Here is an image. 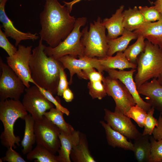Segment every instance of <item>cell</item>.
Here are the masks:
<instances>
[{"mask_svg": "<svg viewBox=\"0 0 162 162\" xmlns=\"http://www.w3.org/2000/svg\"><path fill=\"white\" fill-rule=\"evenodd\" d=\"M70 13L65 4L61 5L58 0H46L40 14V38L53 48L64 40L72 31L76 20Z\"/></svg>", "mask_w": 162, "mask_h": 162, "instance_id": "obj_1", "label": "cell"}, {"mask_svg": "<svg viewBox=\"0 0 162 162\" xmlns=\"http://www.w3.org/2000/svg\"><path fill=\"white\" fill-rule=\"evenodd\" d=\"M43 41L40 38L38 45L32 50L29 64L31 77L34 85L54 95L57 94L61 63L45 53Z\"/></svg>", "mask_w": 162, "mask_h": 162, "instance_id": "obj_2", "label": "cell"}, {"mask_svg": "<svg viewBox=\"0 0 162 162\" xmlns=\"http://www.w3.org/2000/svg\"><path fill=\"white\" fill-rule=\"evenodd\" d=\"M27 111L19 100L7 99L0 101V120L4 126V130L0 136V142L7 148L11 147L15 149L16 144L20 146V138L14 133V126L19 118L24 120Z\"/></svg>", "mask_w": 162, "mask_h": 162, "instance_id": "obj_3", "label": "cell"}, {"mask_svg": "<svg viewBox=\"0 0 162 162\" xmlns=\"http://www.w3.org/2000/svg\"><path fill=\"white\" fill-rule=\"evenodd\" d=\"M137 72L134 81L137 88L162 73V49L147 40L144 50L137 60Z\"/></svg>", "mask_w": 162, "mask_h": 162, "instance_id": "obj_4", "label": "cell"}, {"mask_svg": "<svg viewBox=\"0 0 162 162\" xmlns=\"http://www.w3.org/2000/svg\"><path fill=\"white\" fill-rule=\"evenodd\" d=\"M106 29L99 16L90 23L88 30L87 26L83 28L81 40L85 48L84 56L92 58L107 56L109 46Z\"/></svg>", "mask_w": 162, "mask_h": 162, "instance_id": "obj_5", "label": "cell"}, {"mask_svg": "<svg viewBox=\"0 0 162 162\" xmlns=\"http://www.w3.org/2000/svg\"><path fill=\"white\" fill-rule=\"evenodd\" d=\"M87 21L86 17L76 19L73 29L67 38L55 47L45 46V53L56 60L66 55L75 57L84 56L85 48L81 40L82 32L80 28L86 25Z\"/></svg>", "mask_w": 162, "mask_h": 162, "instance_id": "obj_6", "label": "cell"}, {"mask_svg": "<svg viewBox=\"0 0 162 162\" xmlns=\"http://www.w3.org/2000/svg\"><path fill=\"white\" fill-rule=\"evenodd\" d=\"M102 82L107 95L111 96L116 104L114 112L125 115L136 104L124 84L118 79L108 76L104 77Z\"/></svg>", "mask_w": 162, "mask_h": 162, "instance_id": "obj_7", "label": "cell"}, {"mask_svg": "<svg viewBox=\"0 0 162 162\" xmlns=\"http://www.w3.org/2000/svg\"><path fill=\"white\" fill-rule=\"evenodd\" d=\"M0 67L2 74L0 77V101L10 98L19 100L26 86L22 81L0 58Z\"/></svg>", "mask_w": 162, "mask_h": 162, "instance_id": "obj_8", "label": "cell"}, {"mask_svg": "<svg viewBox=\"0 0 162 162\" xmlns=\"http://www.w3.org/2000/svg\"><path fill=\"white\" fill-rule=\"evenodd\" d=\"M34 133L37 144L46 148L55 154L61 146L59 135L61 130L44 116L40 120L35 121Z\"/></svg>", "mask_w": 162, "mask_h": 162, "instance_id": "obj_9", "label": "cell"}, {"mask_svg": "<svg viewBox=\"0 0 162 162\" xmlns=\"http://www.w3.org/2000/svg\"><path fill=\"white\" fill-rule=\"evenodd\" d=\"M25 92L22 103L35 121L42 119L45 112L53 107V104L46 98L37 86L26 87Z\"/></svg>", "mask_w": 162, "mask_h": 162, "instance_id": "obj_10", "label": "cell"}, {"mask_svg": "<svg viewBox=\"0 0 162 162\" xmlns=\"http://www.w3.org/2000/svg\"><path fill=\"white\" fill-rule=\"evenodd\" d=\"M16 52L6 57L8 65L22 81L26 88L30 86L29 82L34 83L31 77L29 64L32 56V46L19 44Z\"/></svg>", "mask_w": 162, "mask_h": 162, "instance_id": "obj_11", "label": "cell"}, {"mask_svg": "<svg viewBox=\"0 0 162 162\" xmlns=\"http://www.w3.org/2000/svg\"><path fill=\"white\" fill-rule=\"evenodd\" d=\"M78 57L88 62L92 67L102 73L109 69L123 70L126 68L136 69L137 67V64L131 63L127 60L122 52H117L114 56H107L98 59L85 56Z\"/></svg>", "mask_w": 162, "mask_h": 162, "instance_id": "obj_12", "label": "cell"}, {"mask_svg": "<svg viewBox=\"0 0 162 162\" xmlns=\"http://www.w3.org/2000/svg\"><path fill=\"white\" fill-rule=\"evenodd\" d=\"M104 119L113 129L127 138L134 140L142 134L132 122L130 118L124 114L104 109Z\"/></svg>", "mask_w": 162, "mask_h": 162, "instance_id": "obj_13", "label": "cell"}, {"mask_svg": "<svg viewBox=\"0 0 162 162\" xmlns=\"http://www.w3.org/2000/svg\"><path fill=\"white\" fill-rule=\"evenodd\" d=\"M136 69H131L129 71L116 69H109L106 71L109 76L113 78L121 81L125 86L132 96L136 104L143 109L146 112L151 108V105L144 101L140 97L133 79V75Z\"/></svg>", "mask_w": 162, "mask_h": 162, "instance_id": "obj_14", "label": "cell"}, {"mask_svg": "<svg viewBox=\"0 0 162 162\" xmlns=\"http://www.w3.org/2000/svg\"><path fill=\"white\" fill-rule=\"evenodd\" d=\"M8 0H3L0 4V21L4 28V33L7 37H10L15 40V46H18L21 41L27 40H34L39 37L37 33L23 32L17 29L13 22L7 15L5 6Z\"/></svg>", "mask_w": 162, "mask_h": 162, "instance_id": "obj_15", "label": "cell"}, {"mask_svg": "<svg viewBox=\"0 0 162 162\" xmlns=\"http://www.w3.org/2000/svg\"><path fill=\"white\" fill-rule=\"evenodd\" d=\"M137 90L140 94L146 96V102L152 107L162 112V85L157 78L144 83Z\"/></svg>", "mask_w": 162, "mask_h": 162, "instance_id": "obj_16", "label": "cell"}, {"mask_svg": "<svg viewBox=\"0 0 162 162\" xmlns=\"http://www.w3.org/2000/svg\"><path fill=\"white\" fill-rule=\"evenodd\" d=\"M59 137L61 146L58 152V155L57 156L58 162H70L71 151L81 139L80 133L75 130L70 133L61 130Z\"/></svg>", "mask_w": 162, "mask_h": 162, "instance_id": "obj_17", "label": "cell"}, {"mask_svg": "<svg viewBox=\"0 0 162 162\" xmlns=\"http://www.w3.org/2000/svg\"><path fill=\"white\" fill-rule=\"evenodd\" d=\"M134 32L162 49V18L155 22H148Z\"/></svg>", "mask_w": 162, "mask_h": 162, "instance_id": "obj_18", "label": "cell"}, {"mask_svg": "<svg viewBox=\"0 0 162 162\" xmlns=\"http://www.w3.org/2000/svg\"><path fill=\"white\" fill-rule=\"evenodd\" d=\"M79 59L69 55L64 56L57 59L62 64L64 69H67L69 71L70 79L69 82L70 85L72 82L73 76L76 74L79 77L86 80L82 70L90 67H92L88 62L79 57Z\"/></svg>", "mask_w": 162, "mask_h": 162, "instance_id": "obj_19", "label": "cell"}, {"mask_svg": "<svg viewBox=\"0 0 162 162\" xmlns=\"http://www.w3.org/2000/svg\"><path fill=\"white\" fill-rule=\"evenodd\" d=\"M124 6H121L110 18H105L102 23L107 30L108 40L115 39L122 35L125 31L123 25V12Z\"/></svg>", "mask_w": 162, "mask_h": 162, "instance_id": "obj_20", "label": "cell"}, {"mask_svg": "<svg viewBox=\"0 0 162 162\" xmlns=\"http://www.w3.org/2000/svg\"><path fill=\"white\" fill-rule=\"evenodd\" d=\"M100 123L105 131L107 141L109 145L113 148H120L132 151L133 143L129 141L127 137L113 129L104 121H100Z\"/></svg>", "mask_w": 162, "mask_h": 162, "instance_id": "obj_21", "label": "cell"}, {"mask_svg": "<svg viewBox=\"0 0 162 162\" xmlns=\"http://www.w3.org/2000/svg\"><path fill=\"white\" fill-rule=\"evenodd\" d=\"M150 135H143L134 140L133 143L134 157L138 162H149L151 143Z\"/></svg>", "mask_w": 162, "mask_h": 162, "instance_id": "obj_22", "label": "cell"}, {"mask_svg": "<svg viewBox=\"0 0 162 162\" xmlns=\"http://www.w3.org/2000/svg\"><path fill=\"white\" fill-rule=\"evenodd\" d=\"M123 25L125 29L135 30L147 23L136 6L123 11Z\"/></svg>", "mask_w": 162, "mask_h": 162, "instance_id": "obj_23", "label": "cell"}, {"mask_svg": "<svg viewBox=\"0 0 162 162\" xmlns=\"http://www.w3.org/2000/svg\"><path fill=\"white\" fill-rule=\"evenodd\" d=\"M138 35L134 32L126 30L122 36L115 39L108 40V50L107 56H111L118 52L124 51L130 41L137 38Z\"/></svg>", "mask_w": 162, "mask_h": 162, "instance_id": "obj_24", "label": "cell"}, {"mask_svg": "<svg viewBox=\"0 0 162 162\" xmlns=\"http://www.w3.org/2000/svg\"><path fill=\"white\" fill-rule=\"evenodd\" d=\"M24 120V135L21 141V145L22 147V152L24 154H27L32 150V146L36 142L34 119L29 114L26 116Z\"/></svg>", "mask_w": 162, "mask_h": 162, "instance_id": "obj_25", "label": "cell"}, {"mask_svg": "<svg viewBox=\"0 0 162 162\" xmlns=\"http://www.w3.org/2000/svg\"><path fill=\"white\" fill-rule=\"evenodd\" d=\"M26 158L30 161L35 159V162H58L57 156L38 144L27 154Z\"/></svg>", "mask_w": 162, "mask_h": 162, "instance_id": "obj_26", "label": "cell"}, {"mask_svg": "<svg viewBox=\"0 0 162 162\" xmlns=\"http://www.w3.org/2000/svg\"><path fill=\"white\" fill-rule=\"evenodd\" d=\"M70 158L74 162H96L91 154L86 142L81 138L79 143L72 148Z\"/></svg>", "mask_w": 162, "mask_h": 162, "instance_id": "obj_27", "label": "cell"}, {"mask_svg": "<svg viewBox=\"0 0 162 162\" xmlns=\"http://www.w3.org/2000/svg\"><path fill=\"white\" fill-rule=\"evenodd\" d=\"M49 110L48 112H45L44 116L56 125L61 130L68 133L74 131L73 127L65 121L63 117L64 113L62 112L53 107Z\"/></svg>", "mask_w": 162, "mask_h": 162, "instance_id": "obj_28", "label": "cell"}, {"mask_svg": "<svg viewBox=\"0 0 162 162\" xmlns=\"http://www.w3.org/2000/svg\"><path fill=\"white\" fill-rule=\"evenodd\" d=\"M145 39L142 36L138 35L135 42L129 46L124 51L125 57L130 62L137 64L138 57L145 49Z\"/></svg>", "mask_w": 162, "mask_h": 162, "instance_id": "obj_29", "label": "cell"}, {"mask_svg": "<svg viewBox=\"0 0 162 162\" xmlns=\"http://www.w3.org/2000/svg\"><path fill=\"white\" fill-rule=\"evenodd\" d=\"M147 112L136 104L132 106L125 114L134 120L140 127H144Z\"/></svg>", "mask_w": 162, "mask_h": 162, "instance_id": "obj_30", "label": "cell"}, {"mask_svg": "<svg viewBox=\"0 0 162 162\" xmlns=\"http://www.w3.org/2000/svg\"><path fill=\"white\" fill-rule=\"evenodd\" d=\"M101 81H90L88 83L89 93L92 99L101 100L107 95L104 84Z\"/></svg>", "mask_w": 162, "mask_h": 162, "instance_id": "obj_31", "label": "cell"}, {"mask_svg": "<svg viewBox=\"0 0 162 162\" xmlns=\"http://www.w3.org/2000/svg\"><path fill=\"white\" fill-rule=\"evenodd\" d=\"M151 151L149 162H162V139L155 140L153 136L150 137Z\"/></svg>", "mask_w": 162, "mask_h": 162, "instance_id": "obj_32", "label": "cell"}, {"mask_svg": "<svg viewBox=\"0 0 162 162\" xmlns=\"http://www.w3.org/2000/svg\"><path fill=\"white\" fill-rule=\"evenodd\" d=\"M138 9L147 22L158 21L162 18V14L154 6H139Z\"/></svg>", "mask_w": 162, "mask_h": 162, "instance_id": "obj_33", "label": "cell"}, {"mask_svg": "<svg viewBox=\"0 0 162 162\" xmlns=\"http://www.w3.org/2000/svg\"><path fill=\"white\" fill-rule=\"evenodd\" d=\"M155 109L152 107L151 109L147 112L145 119L144 129L142 133L143 135H151L154 128L158 124V120L153 116Z\"/></svg>", "mask_w": 162, "mask_h": 162, "instance_id": "obj_34", "label": "cell"}, {"mask_svg": "<svg viewBox=\"0 0 162 162\" xmlns=\"http://www.w3.org/2000/svg\"><path fill=\"white\" fill-rule=\"evenodd\" d=\"M4 32L0 28V47L7 52L9 56H11L16 52L17 49L8 40Z\"/></svg>", "mask_w": 162, "mask_h": 162, "instance_id": "obj_35", "label": "cell"}, {"mask_svg": "<svg viewBox=\"0 0 162 162\" xmlns=\"http://www.w3.org/2000/svg\"><path fill=\"white\" fill-rule=\"evenodd\" d=\"M64 68L61 63L59 66V80L57 88V94L58 96H62L65 90L69 88L66 74L64 71Z\"/></svg>", "mask_w": 162, "mask_h": 162, "instance_id": "obj_36", "label": "cell"}, {"mask_svg": "<svg viewBox=\"0 0 162 162\" xmlns=\"http://www.w3.org/2000/svg\"><path fill=\"white\" fill-rule=\"evenodd\" d=\"M37 86L46 98L55 106L56 108L60 110L67 116L69 115L70 112L68 110L62 106L56 98L53 96L52 93L45 89L38 86Z\"/></svg>", "mask_w": 162, "mask_h": 162, "instance_id": "obj_37", "label": "cell"}, {"mask_svg": "<svg viewBox=\"0 0 162 162\" xmlns=\"http://www.w3.org/2000/svg\"><path fill=\"white\" fill-rule=\"evenodd\" d=\"M10 147L8 148L4 157L1 158L3 161L8 162H26L20 154Z\"/></svg>", "mask_w": 162, "mask_h": 162, "instance_id": "obj_38", "label": "cell"}, {"mask_svg": "<svg viewBox=\"0 0 162 162\" xmlns=\"http://www.w3.org/2000/svg\"><path fill=\"white\" fill-rule=\"evenodd\" d=\"M82 72L86 77V80H89L90 81H95L103 80L104 77L102 73L96 71L95 68L90 67L84 69Z\"/></svg>", "mask_w": 162, "mask_h": 162, "instance_id": "obj_39", "label": "cell"}, {"mask_svg": "<svg viewBox=\"0 0 162 162\" xmlns=\"http://www.w3.org/2000/svg\"><path fill=\"white\" fill-rule=\"evenodd\" d=\"M158 124L154 128L152 134L154 138L157 140L162 139V112H161L158 119Z\"/></svg>", "mask_w": 162, "mask_h": 162, "instance_id": "obj_40", "label": "cell"}, {"mask_svg": "<svg viewBox=\"0 0 162 162\" xmlns=\"http://www.w3.org/2000/svg\"><path fill=\"white\" fill-rule=\"evenodd\" d=\"M62 96L65 101L67 102L71 101L74 98V94L69 88L64 91Z\"/></svg>", "mask_w": 162, "mask_h": 162, "instance_id": "obj_41", "label": "cell"}, {"mask_svg": "<svg viewBox=\"0 0 162 162\" xmlns=\"http://www.w3.org/2000/svg\"><path fill=\"white\" fill-rule=\"evenodd\" d=\"M82 0H73V1L69 2H67L65 1H63V2L64 3V4L66 5L67 7L69 9L70 12H71L72 10V8L73 6L75 4L79 2L80 1ZM88 0L91 1L92 0Z\"/></svg>", "mask_w": 162, "mask_h": 162, "instance_id": "obj_42", "label": "cell"}, {"mask_svg": "<svg viewBox=\"0 0 162 162\" xmlns=\"http://www.w3.org/2000/svg\"><path fill=\"white\" fill-rule=\"evenodd\" d=\"M154 4L156 8L162 14V0H156Z\"/></svg>", "mask_w": 162, "mask_h": 162, "instance_id": "obj_43", "label": "cell"}, {"mask_svg": "<svg viewBox=\"0 0 162 162\" xmlns=\"http://www.w3.org/2000/svg\"><path fill=\"white\" fill-rule=\"evenodd\" d=\"M157 80L162 85V73L157 78Z\"/></svg>", "mask_w": 162, "mask_h": 162, "instance_id": "obj_44", "label": "cell"}, {"mask_svg": "<svg viewBox=\"0 0 162 162\" xmlns=\"http://www.w3.org/2000/svg\"><path fill=\"white\" fill-rule=\"evenodd\" d=\"M3 0H0V2H2Z\"/></svg>", "mask_w": 162, "mask_h": 162, "instance_id": "obj_45", "label": "cell"}, {"mask_svg": "<svg viewBox=\"0 0 162 162\" xmlns=\"http://www.w3.org/2000/svg\"></svg>", "mask_w": 162, "mask_h": 162, "instance_id": "obj_46", "label": "cell"}]
</instances>
